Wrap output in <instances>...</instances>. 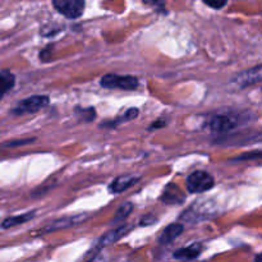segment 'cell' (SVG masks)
<instances>
[{"instance_id": "6da1fadb", "label": "cell", "mask_w": 262, "mask_h": 262, "mask_svg": "<svg viewBox=\"0 0 262 262\" xmlns=\"http://www.w3.org/2000/svg\"><path fill=\"white\" fill-rule=\"evenodd\" d=\"M215 181L206 171H194L187 178V189L191 193H202L214 187Z\"/></svg>"}, {"instance_id": "7a4b0ae2", "label": "cell", "mask_w": 262, "mask_h": 262, "mask_svg": "<svg viewBox=\"0 0 262 262\" xmlns=\"http://www.w3.org/2000/svg\"><path fill=\"white\" fill-rule=\"evenodd\" d=\"M105 89H120L132 91L138 87V79L133 76H119V74H106L100 81Z\"/></svg>"}, {"instance_id": "3957f363", "label": "cell", "mask_w": 262, "mask_h": 262, "mask_svg": "<svg viewBox=\"0 0 262 262\" xmlns=\"http://www.w3.org/2000/svg\"><path fill=\"white\" fill-rule=\"evenodd\" d=\"M53 4L60 14L71 19L81 17L84 10L83 0H53Z\"/></svg>"}, {"instance_id": "277c9868", "label": "cell", "mask_w": 262, "mask_h": 262, "mask_svg": "<svg viewBox=\"0 0 262 262\" xmlns=\"http://www.w3.org/2000/svg\"><path fill=\"white\" fill-rule=\"evenodd\" d=\"M49 105V97L43 95H35L20 101L17 106L13 109L14 114H30V113H36L41 110L42 107Z\"/></svg>"}, {"instance_id": "5b68a950", "label": "cell", "mask_w": 262, "mask_h": 262, "mask_svg": "<svg viewBox=\"0 0 262 262\" xmlns=\"http://www.w3.org/2000/svg\"><path fill=\"white\" fill-rule=\"evenodd\" d=\"M237 125L233 118H230L229 115H215L214 118L210 122V128H211L214 132H227V130L233 129V128Z\"/></svg>"}, {"instance_id": "8992f818", "label": "cell", "mask_w": 262, "mask_h": 262, "mask_svg": "<svg viewBox=\"0 0 262 262\" xmlns=\"http://www.w3.org/2000/svg\"><path fill=\"white\" fill-rule=\"evenodd\" d=\"M87 217V215H77V216H71V217H63V219H59L56 222L51 223L48 228H45L43 232H54V230H60L66 229V228L73 227V225L81 224L84 219Z\"/></svg>"}, {"instance_id": "52a82bcc", "label": "cell", "mask_w": 262, "mask_h": 262, "mask_svg": "<svg viewBox=\"0 0 262 262\" xmlns=\"http://www.w3.org/2000/svg\"><path fill=\"white\" fill-rule=\"evenodd\" d=\"M258 81H262V66L250 69V71L239 74V76L235 78V82L239 83L241 87L250 86V84L255 83V82H258Z\"/></svg>"}, {"instance_id": "ba28073f", "label": "cell", "mask_w": 262, "mask_h": 262, "mask_svg": "<svg viewBox=\"0 0 262 262\" xmlns=\"http://www.w3.org/2000/svg\"><path fill=\"white\" fill-rule=\"evenodd\" d=\"M183 230L184 227L182 224H178V223L168 225V227L163 230V233H161L160 238H159V242H160L161 245H169V243L173 242L174 239H177V238L183 233Z\"/></svg>"}, {"instance_id": "9c48e42d", "label": "cell", "mask_w": 262, "mask_h": 262, "mask_svg": "<svg viewBox=\"0 0 262 262\" xmlns=\"http://www.w3.org/2000/svg\"><path fill=\"white\" fill-rule=\"evenodd\" d=\"M202 252V245L200 243H193V245L188 246V247H184L178 250L177 252H174V257L177 260H183V261H192L194 258L199 257Z\"/></svg>"}, {"instance_id": "30bf717a", "label": "cell", "mask_w": 262, "mask_h": 262, "mask_svg": "<svg viewBox=\"0 0 262 262\" xmlns=\"http://www.w3.org/2000/svg\"><path fill=\"white\" fill-rule=\"evenodd\" d=\"M137 181L138 179L135 178V177H119V178L114 179V181L112 182V184L109 186V191L112 192V193H120V192L128 189L135 183H137Z\"/></svg>"}, {"instance_id": "8fae6325", "label": "cell", "mask_w": 262, "mask_h": 262, "mask_svg": "<svg viewBox=\"0 0 262 262\" xmlns=\"http://www.w3.org/2000/svg\"><path fill=\"white\" fill-rule=\"evenodd\" d=\"M184 200V196L182 194V191L174 184H169L165 188V192L163 194V201L165 204H182Z\"/></svg>"}, {"instance_id": "7c38bea8", "label": "cell", "mask_w": 262, "mask_h": 262, "mask_svg": "<svg viewBox=\"0 0 262 262\" xmlns=\"http://www.w3.org/2000/svg\"><path fill=\"white\" fill-rule=\"evenodd\" d=\"M128 230H129V227H125V225L124 227L118 228V229L112 230V232H109L107 234H105L104 237L101 238V241H100V245L107 246V245H112V243L117 242V241H119L123 235L127 234Z\"/></svg>"}, {"instance_id": "4fadbf2b", "label": "cell", "mask_w": 262, "mask_h": 262, "mask_svg": "<svg viewBox=\"0 0 262 262\" xmlns=\"http://www.w3.org/2000/svg\"><path fill=\"white\" fill-rule=\"evenodd\" d=\"M35 216V212H27V214H23V215H18V216H12V217H8L3 222L2 227L4 229H8V228H13L15 225H19V224H25L27 223L28 220H31L32 217Z\"/></svg>"}, {"instance_id": "5bb4252c", "label": "cell", "mask_w": 262, "mask_h": 262, "mask_svg": "<svg viewBox=\"0 0 262 262\" xmlns=\"http://www.w3.org/2000/svg\"><path fill=\"white\" fill-rule=\"evenodd\" d=\"M15 83V78L9 71L3 69L2 74H0V84H2V96H4L8 91L13 89Z\"/></svg>"}, {"instance_id": "9a60e30c", "label": "cell", "mask_w": 262, "mask_h": 262, "mask_svg": "<svg viewBox=\"0 0 262 262\" xmlns=\"http://www.w3.org/2000/svg\"><path fill=\"white\" fill-rule=\"evenodd\" d=\"M132 209H133V205L130 204V202H125L124 205H122V206L118 209V211H117V214H115L114 220H113V222L118 223V222H122V220H124L125 217L130 214Z\"/></svg>"}, {"instance_id": "2e32d148", "label": "cell", "mask_w": 262, "mask_h": 262, "mask_svg": "<svg viewBox=\"0 0 262 262\" xmlns=\"http://www.w3.org/2000/svg\"><path fill=\"white\" fill-rule=\"evenodd\" d=\"M209 7L215 8V9H220L227 4V0H204Z\"/></svg>"}, {"instance_id": "e0dca14e", "label": "cell", "mask_w": 262, "mask_h": 262, "mask_svg": "<svg viewBox=\"0 0 262 262\" xmlns=\"http://www.w3.org/2000/svg\"><path fill=\"white\" fill-rule=\"evenodd\" d=\"M137 115H138L137 109H129L127 113H125L124 117L123 118H124L125 120H132V119H135V118H137Z\"/></svg>"}, {"instance_id": "ac0fdd59", "label": "cell", "mask_w": 262, "mask_h": 262, "mask_svg": "<svg viewBox=\"0 0 262 262\" xmlns=\"http://www.w3.org/2000/svg\"><path fill=\"white\" fill-rule=\"evenodd\" d=\"M33 140H23V141H18V142H9L5 143L4 147H14V146H19V145H27V143L32 142Z\"/></svg>"}, {"instance_id": "d6986e66", "label": "cell", "mask_w": 262, "mask_h": 262, "mask_svg": "<svg viewBox=\"0 0 262 262\" xmlns=\"http://www.w3.org/2000/svg\"><path fill=\"white\" fill-rule=\"evenodd\" d=\"M145 3L152 5H159V7H163V0H145Z\"/></svg>"}, {"instance_id": "ffe728a7", "label": "cell", "mask_w": 262, "mask_h": 262, "mask_svg": "<svg viewBox=\"0 0 262 262\" xmlns=\"http://www.w3.org/2000/svg\"><path fill=\"white\" fill-rule=\"evenodd\" d=\"M89 262H102V260L100 257H96V258H92V260L89 261Z\"/></svg>"}]
</instances>
